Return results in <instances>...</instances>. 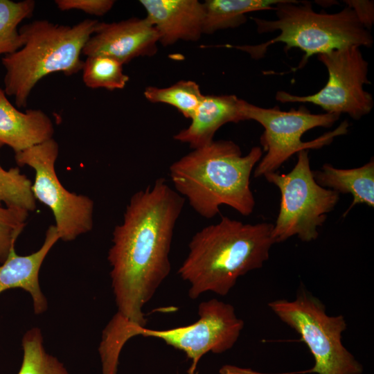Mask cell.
Segmentation results:
<instances>
[{"mask_svg": "<svg viewBox=\"0 0 374 374\" xmlns=\"http://www.w3.org/2000/svg\"><path fill=\"white\" fill-rule=\"evenodd\" d=\"M185 199L163 178L135 193L112 233L107 260L118 308L103 332L102 345L120 353L134 331L144 328L143 309L169 275V254Z\"/></svg>", "mask_w": 374, "mask_h": 374, "instance_id": "obj_1", "label": "cell"}, {"mask_svg": "<svg viewBox=\"0 0 374 374\" xmlns=\"http://www.w3.org/2000/svg\"><path fill=\"white\" fill-rule=\"evenodd\" d=\"M272 229L269 222L243 223L223 216L196 232L177 271L190 285L189 297L208 292L226 296L240 277L261 268L275 244Z\"/></svg>", "mask_w": 374, "mask_h": 374, "instance_id": "obj_2", "label": "cell"}, {"mask_svg": "<svg viewBox=\"0 0 374 374\" xmlns=\"http://www.w3.org/2000/svg\"><path fill=\"white\" fill-rule=\"evenodd\" d=\"M262 154L255 146L242 155L233 141L213 140L172 163L169 176L175 191L202 217L213 218L223 205L248 216L256 204L250 177Z\"/></svg>", "mask_w": 374, "mask_h": 374, "instance_id": "obj_3", "label": "cell"}, {"mask_svg": "<svg viewBox=\"0 0 374 374\" xmlns=\"http://www.w3.org/2000/svg\"><path fill=\"white\" fill-rule=\"evenodd\" d=\"M98 24L91 19L73 26L37 19L22 26L19 30L24 45L1 59L6 95L14 98L18 108L26 107L32 90L45 76L55 72L70 76L82 71L80 55Z\"/></svg>", "mask_w": 374, "mask_h": 374, "instance_id": "obj_4", "label": "cell"}, {"mask_svg": "<svg viewBox=\"0 0 374 374\" xmlns=\"http://www.w3.org/2000/svg\"><path fill=\"white\" fill-rule=\"evenodd\" d=\"M276 19L251 17L259 33L279 31L274 38L256 46L224 45L248 53L253 59L262 57L267 48L284 43L285 50L299 48L304 53L298 68L303 67L310 57L347 46L371 48L373 36L359 21L354 11L346 6L335 13L314 11L306 1L283 0L275 6Z\"/></svg>", "mask_w": 374, "mask_h": 374, "instance_id": "obj_5", "label": "cell"}, {"mask_svg": "<svg viewBox=\"0 0 374 374\" xmlns=\"http://www.w3.org/2000/svg\"><path fill=\"white\" fill-rule=\"evenodd\" d=\"M268 306L301 336L314 357L313 367L298 373L362 374V364L341 341L347 327L343 315H328L321 301L304 287L294 300L279 299Z\"/></svg>", "mask_w": 374, "mask_h": 374, "instance_id": "obj_6", "label": "cell"}, {"mask_svg": "<svg viewBox=\"0 0 374 374\" xmlns=\"http://www.w3.org/2000/svg\"><path fill=\"white\" fill-rule=\"evenodd\" d=\"M264 177L280 193V209L272 229L274 242L294 235L305 242L316 240L327 214L337 204L339 193L316 182L308 150L297 153L296 163L289 172H274Z\"/></svg>", "mask_w": 374, "mask_h": 374, "instance_id": "obj_7", "label": "cell"}, {"mask_svg": "<svg viewBox=\"0 0 374 374\" xmlns=\"http://www.w3.org/2000/svg\"><path fill=\"white\" fill-rule=\"evenodd\" d=\"M242 112L244 121L253 120L264 127L260 143L265 151L254 168L255 177L277 172L292 155L301 150L321 148L330 144L335 137L348 132V123L345 121L332 132L307 142L302 136L314 127H330L339 118L337 114H312L306 107L282 111L278 107H260L243 100Z\"/></svg>", "mask_w": 374, "mask_h": 374, "instance_id": "obj_8", "label": "cell"}, {"mask_svg": "<svg viewBox=\"0 0 374 374\" xmlns=\"http://www.w3.org/2000/svg\"><path fill=\"white\" fill-rule=\"evenodd\" d=\"M58 154V143L52 138L15 154V159L19 166H28L35 170L33 196L51 210L60 239L69 242L92 229L94 203L61 184L55 169Z\"/></svg>", "mask_w": 374, "mask_h": 374, "instance_id": "obj_9", "label": "cell"}, {"mask_svg": "<svg viewBox=\"0 0 374 374\" xmlns=\"http://www.w3.org/2000/svg\"><path fill=\"white\" fill-rule=\"evenodd\" d=\"M317 57L328 71L325 86L308 96L278 91L276 100L282 103H312L326 113L347 114L355 120L368 114L374 103L372 95L364 89V85L371 82L368 78V63L360 47L347 46L318 55Z\"/></svg>", "mask_w": 374, "mask_h": 374, "instance_id": "obj_10", "label": "cell"}, {"mask_svg": "<svg viewBox=\"0 0 374 374\" xmlns=\"http://www.w3.org/2000/svg\"><path fill=\"white\" fill-rule=\"evenodd\" d=\"M198 315L197 321L186 326L167 330L138 328L133 337L160 339L183 351L192 362L188 374H195L203 355L209 352L220 354L231 349L244 328V321L238 317L234 307L215 299L201 302Z\"/></svg>", "mask_w": 374, "mask_h": 374, "instance_id": "obj_11", "label": "cell"}, {"mask_svg": "<svg viewBox=\"0 0 374 374\" xmlns=\"http://www.w3.org/2000/svg\"><path fill=\"white\" fill-rule=\"evenodd\" d=\"M159 39L157 30L146 17L99 22L82 53L110 57L125 64L136 57L156 54Z\"/></svg>", "mask_w": 374, "mask_h": 374, "instance_id": "obj_12", "label": "cell"}, {"mask_svg": "<svg viewBox=\"0 0 374 374\" xmlns=\"http://www.w3.org/2000/svg\"><path fill=\"white\" fill-rule=\"evenodd\" d=\"M163 46L196 42L203 33L204 3L197 0H141Z\"/></svg>", "mask_w": 374, "mask_h": 374, "instance_id": "obj_13", "label": "cell"}, {"mask_svg": "<svg viewBox=\"0 0 374 374\" xmlns=\"http://www.w3.org/2000/svg\"><path fill=\"white\" fill-rule=\"evenodd\" d=\"M54 132L52 120L44 112L18 110L0 88V148L8 145L16 154L53 138Z\"/></svg>", "mask_w": 374, "mask_h": 374, "instance_id": "obj_14", "label": "cell"}, {"mask_svg": "<svg viewBox=\"0 0 374 374\" xmlns=\"http://www.w3.org/2000/svg\"><path fill=\"white\" fill-rule=\"evenodd\" d=\"M60 239L55 225L48 226L42 246L28 256H18L12 248L0 265V294L13 288H21L32 296L35 314L47 309V301L39 285V271L48 253Z\"/></svg>", "mask_w": 374, "mask_h": 374, "instance_id": "obj_15", "label": "cell"}, {"mask_svg": "<svg viewBox=\"0 0 374 374\" xmlns=\"http://www.w3.org/2000/svg\"><path fill=\"white\" fill-rule=\"evenodd\" d=\"M242 102V99L235 95L204 96L189 126L180 130L174 139L188 143L193 149L210 143L222 125L244 121Z\"/></svg>", "mask_w": 374, "mask_h": 374, "instance_id": "obj_16", "label": "cell"}, {"mask_svg": "<svg viewBox=\"0 0 374 374\" xmlns=\"http://www.w3.org/2000/svg\"><path fill=\"white\" fill-rule=\"evenodd\" d=\"M313 175L321 186L352 195L353 202L346 213L357 204L374 207L373 158L360 167L350 169L337 168L325 163L320 170L313 171Z\"/></svg>", "mask_w": 374, "mask_h": 374, "instance_id": "obj_17", "label": "cell"}, {"mask_svg": "<svg viewBox=\"0 0 374 374\" xmlns=\"http://www.w3.org/2000/svg\"><path fill=\"white\" fill-rule=\"evenodd\" d=\"M283 0H206L204 3V34L240 26L247 21L246 14L275 10Z\"/></svg>", "mask_w": 374, "mask_h": 374, "instance_id": "obj_18", "label": "cell"}, {"mask_svg": "<svg viewBox=\"0 0 374 374\" xmlns=\"http://www.w3.org/2000/svg\"><path fill=\"white\" fill-rule=\"evenodd\" d=\"M35 4L33 0H0V55L12 54L23 47L24 39L17 27L33 16Z\"/></svg>", "mask_w": 374, "mask_h": 374, "instance_id": "obj_19", "label": "cell"}, {"mask_svg": "<svg viewBox=\"0 0 374 374\" xmlns=\"http://www.w3.org/2000/svg\"><path fill=\"white\" fill-rule=\"evenodd\" d=\"M143 94L148 101L170 105L190 119L204 97L199 84L192 80H180L165 88L148 86Z\"/></svg>", "mask_w": 374, "mask_h": 374, "instance_id": "obj_20", "label": "cell"}, {"mask_svg": "<svg viewBox=\"0 0 374 374\" xmlns=\"http://www.w3.org/2000/svg\"><path fill=\"white\" fill-rule=\"evenodd\" d=\"M22 347L23 361L18 374H70L62 362L45 351L39 328L25 333Z\"/></svg>", "mask_w": 374, "mask_h": 374, "instance_id": "obj_21", "label": "cell"}, {"mask_svg": "<svg viewBox=\"0 0 374 374\" xmlns=\"http://www.w3.org/2000/svg\"><path fill=\"white\" fill-rule=\"evenodd\" d=\"M123 66L110 57H87L82 69L83 82L91 89L104 88L109 91L123 89L130 78L123 73Z\"/></svg>", "mask_w": 374, "mask_h": 374, "instance_id": "obj_22", "label": "cell"}, {"mask_svg": "<svg viewBox=\"0 0 374 374\" xmlns=\"http://www.w3.org/2000/svg\"><path fill=\"white\" fill-rule=\"evenodd\" d=\"M31 187L32 182L19 168L6 170L0 165V205L3 203L8 208L34 211L36 200Z\"/></svg>", "mask_w": 374, "mask_h": 374, "instance_id": "obj_23", "label": "cell"}, {"mask_svg": "<svg viewBox=\"0 0 374 374\" xmlns=\"http://www.w3.org/2000/svg\"><path fill=\"white\" fill-rule=\"evenodd\" d=\"M29 212L0 205V265L7 259L26 225Z\"/></svg>", "mask_w": 374, "mask_h": 374, "instance_id": "obj_24", "label": "cell"}, {"mask_svg": "<svg viewBox=\"0 0 374 374\" xmlns=\"http://www.w3.org/2000/svg\"><path fill=\"white\" fill-rule=\"evenodd\" d=\"M57 8L62 11L78 10L91 15L103 16L114 6L113 0H56Z\"/></svg>", "mask_w": 374, "mask_h": 374, "instance_id": "obj_25", "label": "cell"}, {"mask_svg": "<svg viewBox=\"0 0 374 374\" xmlns=\"http://www.w3.org/2000/svg\"><path fill=\"white\" fill-rule=\"evenodd\" d=\"M346 6L355 13L361 24L368 30L374 22V3L373 1L347 0L344 1Z\"/></svg>", "mask_w": 374, "mask_h": 374, "instance_id": "obj_26", "label": "cell"}]
</instances>
